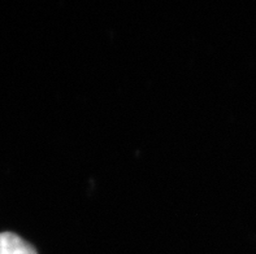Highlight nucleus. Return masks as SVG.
I'll return each mask as SVG.
<instances>
[{"label":"nucleus","instance_id":"nucleus-1","mask_svg":"<svg viewBox=\"0 0 256 254\" xmlns=\"http://www.w3.org/2000/svg\"><path fill=\"white\" fill-rule=\"evenodd\" d=\"M0 254H38L32 244L13 232L0 234Z\"/></svg>","mask_w":256,"mask_h":254}]
</instances>
